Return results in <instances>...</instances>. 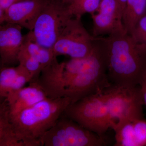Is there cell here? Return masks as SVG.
Segmentation results:
<instances>
[{
	"label": "cell",
	"instance_id": "7",
	"mask_svg": "<svg viewBox=\"0 0 146 146\" xmlns=\"http://www.w3.org/2000/svg\"><path fill=\"white\" fill-rule=\"evenodd\" d=\"M96 37L87 31L81 18H70L52 48L56 56H69L71 58H82L89 55L95 44Z\"/></svg>",
	"mask_w": 146,
	"mask_h": 146
},
{
	"label": "cell",
	"instance_id": "15",
	"mask_svg": "<svg viewBox=\"0 0 146 146\" xmlns=\"http://www.w3.org/2000/svg\"><path fill=\"white\" fill-rule=\"evenodd\" d=\"M23 47L29 54L41 64L43 68L51 63L55 58L57 57L52 49L42 46L36 42L26 38L25 36Z\"/></svg>",
	"mask_w": 146,
	"mask_h": 146
},
{
	"label": "cell",
	"instance_id": "22",
	"mask_svg": "<svg viewBox=\"0 0 146 146\" xmlns=\"http://www.w3.org/2000/svg\"><path fill=\"white\" fill-rule=\"evenodd\" d=\"M141 92L144 102V105L146 106V80L141 84Z\"/></svg>",
	"mask_w": 146,
	"mask_h": 146
},
{
	"label": "cell",
	"instance_id": "16",
	"mask_svg": "<svg viewBox=\"0 0 146 146\" xmlns=\"http://www.w3.org/2000/svg\"><path fill=\"white\" fill-rule=\"evenodd\" d=\"M102 0H72L67 7L72 16L82 18L87 13L96 11Z\"/></svg>",
	"mask_w": 146,
	"mask_h": 146
},
{
	"label": "cell",
	"instance_id": "11",
	"mask_svg": "<svg viewBox=\"0 0 146 146\" xmlns=\"http://www.w3.org/2000/svg\"><path fill=\"white\" fill-rule=\"evenodd\" d=\"M48 98L46 93L36 82H31L24 87L9 94L5 100L10 117H13L24 110Z\"/></svg>",
	"mask_w": 146,
	"mask_h": 146
},
{
	"label": "cell",
	"instance_id": "19",
	"mask_svg": "<svg viewBox=\"0 0 146 146\" xmlns=\"http://www.w3.org/2000/svg\"><path fill=\"white\" fill-rule=\"evenodd\" d=\"M131 35L146 46V14L138 21Z\"/></svg>",
	"mask_w": 146,
	"mask_h": 146
},
{
	"label": "cell",
	"instance_id": "1",
	"mask_svg": "<svg viewBox=\"0 0 146 146\" xmlns=\"http://www.w3.org/2000/svg\"><path fill=\"white\" fill-rule=\"evenodd\" d=\"M111 84L141 86L146 80V46L126 31L104 36Z\"/></svg>",
	"mask_w": 146,
	"mask_h": 146
},
{
	"label": "cell",
	"instance_id": "10",
	"mask_svg": "<svg viewBox=\"0 0 146 146\" xmlns=\"http://www.w3.org/2000/svg\"><path fill=\"white\" fill-rule=\"evenodd\" d=\"M48 0H24L11 6L5 13L4 23L18 25L32 30Z\"/></svg>",
	"mask_w": 146,
	"mask_h": 146
},
{
	"label": "cell",
	"instance_id": "4",
	"mask_svg": "<svg viewBox=\"0 0 146 146\" xmlns=\"http://www.w3.org/2000/svg\"><path fill=\"white\" fill-rule=\"evenodd\" d=\"M63 114L102 137L112 127V121L101 93L70 104Z\"/></svg>",
	"mask_w": 146,
	"mask_h": 146
},
{
	"label": "cell",
	"instance_id": "13",
	"mask_svg": "<svg viewBox=\"0 0 146 146\" xmlns=\"http://www.w3.org/2000/svg\"><path fill=\"white\" fill-rule=\"evenodd\" d=\"M0 146H27L16 132L11 121L7 103L0 104Z\"/></svg>",
	"mask_w": 146,
	"mask_h": 146
},
{
	"label": "cell",
	"instance_id": "17",
	"mask_svg": "<svg viewBox=\"0 0 146 146\" xmlns=\"http://www.w3.org/2000/svg\"><path fill=\"white\" fill-rule=\"evenodd\" d=\"M18 64L25 67L30 73L32 78L31 82L36 81L43 70V67L23 47L18 55Z\"/></svg>",
	"mask_w": 146,
	"mask_h": 146
},
{
	"label": "cell",
	"instance_id": "18",
	"mask_svg": "<svg viewBox=\"0 0 146 146\" xmlns=\"http://www.w3.org/2000/svg\"><path fill=\"white\" fill-rule=\"evenodd\" d=\"M133 127L138 146H146V119L144 118L133 120Z\"/></svg>",
	"mask_w": 146,
	"mask_h": 146
},
{
	"label": "cell",
	"instance_id": "2",
	"mask_svg": "<svg viewBox=\"0 0 146 146\" xmlns=\"http://www.w3.org/2000/svg\"><path fill=\"white\" fill-rule=\"evenodd\" d=\"M71 103L68 98H48L9 117L18 136L27 146H41L40 138L54 125Z\"/></svg>",
	"mask_w": 146,
	"mask_h": 146
},
{
	"label": "cell",
	"instance_id": "12",
	"mask_svg": "<svg viewBox=\"0 0 146 146\" xmlns=\"http://www.w3.org/2000/svg\"><path fill=\"white\" fill-rule=\"evenodd\" d=\"M32 81L30 73L25 67L18 64L16 67H1L0 99H5L9 94L23 88Z\"/></svg>",
	"mask_w": 146,
	"mask_h": 146
},
{
	"label": "cell",
	"instance_id": "14",
	"mask_svg": "<svg viewBox=\"0 0 146 146\" xmlns=\"http://www.w3.org/2000/svg\"><path fill=\"white\" fill-rule=\"evenodd\" d=\"M146 14V0H127L122 22L125 31L130 35L139 20Z\"/></svg>",
	"mask_w": 146,
	"mask_h": 146
},
{
	"label": "cell",
	"instance_id": "3",
	"mask_svg": "<svg viewBox=\"0 0 146 146\" xmlns=\"http://www.w3.org/2000/svg\"><path fill=\"white\" fill-rule=\"evenodd\" d=\"M101 94L112 121V127L117 123L144 118V102L140 86L111 84Z\"/></svg>",
	"mask_w": 146,
	"mask_h": 146
},
{
	"label": "cell",
	"instance_id": "6",
	"mask_svg": "<svg viewBox=\"0 0 146 146\" xmlns=\"http://www.w3.org/2000/svg\"><path fill=\"white\" fill-rule=\"evenodd\" d=\"M60 3L48 1L35 24L33 29L25 35L40 46L52 49L68 21L73 17L68 7Z\"/></svg>",
	"mask_w": 146,
	"mask_h": 146
},
{
	"label": "cell",
	"instance_id": "8",
	"mask_svg": "<svg viewBox=\"0 0 146 146\" xmlns=\"http://www.w3.org/2000/svg\"><path fill=\"white\" fill-rule=\"evenodd\" d=\"M91 15L94 37L125 31L117 0H102L96 11Z\"/></svg>",
	"mask_w": 146,
	"mask_h": 146
},
{
	"label": "cell",
	"instance_id": "23",
	"mask_svg": "<svg viewBox=\"0 0 146 146\" xmlns=\"http://www.w3.org/2000/svg\"><path fill=\"white\" fill-rule=\"evenodd\" d=\"M61 2H62L64 4H67L69 5L72 2V0H60Z\"/></svg>",
	"mask_w": 146,
	"mask_h": 146
},
{
	"label": "cell",
	"instance_id": "5",
	"mask_svg": "<svg viewBox=\"0 0 146 146\" xmlns=\"http://www.w3.org/2000/svg\"><path fill=\"white\" fill-rule=\"evenodd\" d=\"M41 146H103L104 137L100 136L65 115L39 140Z\"/></svg>",
	"mask_w": 146,
	"mask_h": 146
},
{
	"label": "cell",
	"instance_id": "20",
	"mask_svg": "<svg viewBox=\"0 0 146 146\" xmlns=\"http://www.w3.org/2000/svg\"><path fill=\"white\" fill-rule=\"evenodd\" d=\"M24 0H0V10L5 11L12 5Z\"/></svg>",
	"mask_w": 146,
	"mask_h": 146
},
{
	"label": "cell",
	"instance_id": "21",
	"mask_svg": "<svg viewBox=\"0 0 146 146\" xmlns=\"http://www.w3.org/2000/svg\"><path fill=\"white\" fill-rule=\"evenodd\" d=\"M117 2L118 6H119V9L120 13L121 15L122 18L123 12L125 7L126 2L127 0H117Z\"/></svg>",
	"mask_w": 146,
	"mask_h": 146
},
{
	"label": "cell",
	"instance_id": "9",
	"mask_svg": "<svg viewBox=\"0 0 146 146\" xmlns=\"http://www.w3.org/2000/svg\"><path fill=\"white\" fill-rule=\"evenodd\" d=\"M23 28L16 24L4 23L0 26L1 67L18 63V56L24 40Z\"/></svg>",
	"mask_w": 146,
	"mask_h": 146
}]
</instances>
